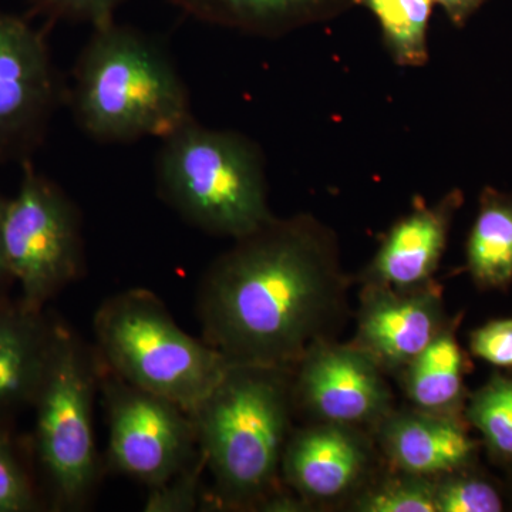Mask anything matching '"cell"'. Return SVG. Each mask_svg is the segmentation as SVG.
<instances>
[{"label": "cell", "mask_w": 512, "mask_h": 512, "mask_svg": "<svg viewBox=\"0 0 512 512\" xmlns=\"http://www.w3.org/2000/svg\"><path fill=\"white\" fill-rule=\"evenodd\" d=\"M369 284L359 318V346L380 367L407 366L443 330L433 289Z\"/></svg>", "instance_id": "11"}, {"label": "cell", "mask_w": 512, "mask_h": 512, "mask_svg": "<svg viewBox=\"0 0 512 512\" xmlns=\"http://www.w3.org/2000/svg\"><path fill=\"white\" fill-rule=\"evenodd\" d=\"M66 103L99 143L160 140L194 120L190 94L167 50L130 26L93 29L73 70Z\"/></svg>", "instance_id": "2"}, {"label": "cell", "mask_w": 512, "mask_h": 512, "mask_svg": "<svg viewBox=\"0 0 512 512\" xmlns=\"http://www.w3.org/2000/svg\"><path fill=\"white\" fill-rule=\"evenodd\" d=\"M205 461L201 453L194 461L175 474L170 480L150 487L144 511L146 512H191L198 510L204 500L201 484Z\"/></svg>", "instance_id": "23"}, {"label": "cell", "mask_w": 512, "mask_h": 512, "mask_svg": "<svg viewBox=\"0 0 512 512\" xmlns=\"http://www.w3.org/2000/svg\"><path fill=\"white\" fill-rule=\"evenodd\" d=\"M6 198L0 195V298L9 295L10 286L13 285L8 262L5 254V238H3V218H5Z\"/></svg>", "instance_id": "28"}, {"label": "cell", "mask_w": 512, "mask_h": 512, "mask_svg": "<svg viewBox=\"0 0 512 512\" xmlns=\"http://www.w3.org/2000/svg\"><path fill=\"white\" fill-rule=\"evenodd\" d=\"M474 355L497 366H512V319L494 320L471 336Z\"/></svg>", "instance_id": "26"}, {"label": "cell", "mask_w": 512, "mask_h": 512, "mask_svg": "<svg viewBox=\"0 0 512 512\" xmlns=\"http://www.w3.org/2000/svg\"><path fill=\"white\" fill-rule=\"evenodd\" d=\"M357 507L365 512H437L436 484L427 477L407 474L370 491Z\"/></svg>", "instance_id": "22"}, {"label": "cell", "mask_w": 512, "mask_h": 512, "mask_svg": "<svg viewBox=\"0 0 512 512\" xmlns=\"http://www.w3.org/2000/svg\"><path fill=\"white\" fill-rule=\"evenodd\" d=\"M467 264L478 285L503 288L512 281V191L485 187L467 241Z\"/></svg>", "instance_id": "17"}, {"label": "cell", "mask_w": 512, "mask_h": 512, "mask_svg": "<svg viewBox=\"0 0 512 512\" xmlns=\"http://www.w3.org/2000/svg\"><path fill=\"white\" fill-rule=\"evenodd\" d=\"M161 141L158 195L192 227L238 239L275 217L264 153L251 138L194 119Z\"/></svg>", "instance_id": "4"}, {"label": "cell", "mask_w": 512, "mask_h": 512, "mask_svg": "<svg viewBox=\"0 0 512 512\" xmlns=\"http://www.w3.org/2000/svg\"><path fill=\"white\" fill-rule=\"evenodd\" d=\"M59 325L46 309L32 311L18 298H0V429L12 431L35 404Z\"/></svg>", "instance_id": "12"}, {"label": "cell", "mask_w": 512, "mask_h": 512, "mask_svg": "<svg viewBox=\"0 0 512 512\" xmlns=\"http://www.w3.org/2000/svg\"><path fill=\"white\" fill-rule=\"evenodd\" d=\"M463 192L454 188L436 205L421 204L390 228L367 268L369 284L419 288L429 281L447 245Z\"/></svg>", "instance_id": "13"}, {"label": "cell", "mask_w": 512, "mask_h": 512, "mask_svg": "<svg viewBox=\"0 0 512 512\" xmlns=\"http://www.w3.org/2000/svg\"><path fill=\"white\" fill-rule=\"evenodd\" d=\"M93 329L97 353L110 372L180 404L188 413L229 367L218 350L181 329L148 289H127L101 302Z\"/></svg>", "instance_id": "5"}, {"label": "cell", "mask_w": 512, "mask_h": 512, "mask_svg": "<svg viewBox=\"0 0 512 512\" xmlns=\"http://www.w3.org/2000/svg\"><path fill=\"white\" fill-rule=\"evenodd\" d=\"M100 392L109 421L111 470L150 488L170 480L200 454L194 421L180 404L127 383L104 365Z\"/></svg>", "instance_id": "8"}, {"label": "cell", "mask_w": 512, "mask_h": 512, "mask_svg": "<svg viewBox=\"0 0 512 512\" xmlns=\"http://www.w3.org/2000/svg\"><path fill=\"white\" fill-rule=\"evenodd\" d=\"M191 18L251 36L276 39L329 22L355 0H171Z\"/></svg>", "instance_id": "15"}, {"label": "cell", "mask_w": 512, "mask_h": 512, "mask_svg": "<svg viewBox=\"0 0 512 512\" xmlns=\"http://www.w3.org/2000/svg\"><path fill=\"white\" fill-rule=\"evenodd\" d=\"M293 394L325 423H370L384 416L389 389L380 365L360 348L312 346L302 357Z\"/></svg>", "instance_id": "10"}, {"label": "cell", "mask_w": 512, "mask_h": 512, "mask_svg": "<svg viewBox=\"0 0 512 512\" xmlns=\"http://www.w3.org/2000/svg\"><path fill=\"white\" fill-rule=\"evenodd\" d=\"M485 2L487 0H433L434 6H439L456 28H464Z\"/></svg>", "instance_id": "27"}, {"label": "cell", "mask_w": 512, "mask_h": 512, "mask_svg": "<svg viewBox=\"0 0 512 512\" xmlns=\"http://www.w3.org/2000/svg\"><path fill=\"white\" fill-rule=\"evenodd\" d=\"M286 367L229 365L191 417L198 450L225 504L261 503L274 487L293 390Z\"/></svg>", "instance_id": "3"}, {"label": "cell", "mask_w": 512, "mask_h": 512, "mask_svg": "<svg viewBox=\"0 0 512 512\" xmlns=\"http://www.w3.org/2000/svg\"><path fill=\"white\" fill-rule=\"evenodd\" d=\"M437 512H498L503 510L500 495L476 478H448L436 484Z\"/></svg>", "instance_id": "24"}, {"label": "cell", "mask_w": 512, "mask_h": 512, "mask_svg": "<svg viewBox=\"0 0 512 512\" xmlns=\"http://www.w3.org/2000/svg\"><path fill=\"white\" fill-rule=\"evenodd\" d=\"M375 16L384 47L402 67H423L429 62V26L433 0H355Z\"/></svg>", "instance_id": "19"}, {"label": "cell", "mask_w": 512, "mask_h": 512, "mask_svg": "<svg viewBox=\"0 0 512 512\" xmlns=\"http://www.w3.org/2000/svg\"><path fill=\"white\" fill-rule=\"evenodd\" d=\"M45 507L12 431L0 429V512H35Z\"/></svg>", "instance_id": "21"}, {"label": "cell", "mask_w": 512, "mask_h": 512, "mask_svg": "<svg viewBox=\"0 0 512 512\" xmlns=\"http://www.w3.org/2000/svg\"><path fill=\"white\" fill-rule=\"evenodd\" d=\"M384 450L406 474L451 473L470 460L473 441L454 421L433 414H397L382 430Z\"/></svg>", "instance_id": "16"}, {"label": "cell", "mask_w": 512, "mask_h": 512, "mask_svg": "<svg viewBox=\"0 0 512 512\" xmlns=\"http://www.w3.org/2000/svg\"><path fill=\"white\" fill-rule=\"evenodd\" d=\"M366 461L365 444L349 426L326 423L299 431L288 440L281 466L303 497L330 500L355 485Z\"/></svg>", "instance_id": "14"}, {"label": "cell", "mask_w": 512, "mask_h": 512, "mask_svg": "<svg viewBox=\"0 0 512 512\" xmlns=\"http://www.w3.org/2000/svg\"><path fill=\"white\" fill-rule=\"evenodd\" d=\"M124 0H28L30 13L49 22L72 20L94 28L113 22L114 13Z\"/></svg>", "instance_id": "25"}, {"label": "cell", "mask_w": 512, "mask_h": 512, "mask_svg": "<svg viewBox=\"0 0 512 512\" xmlns=\"http://www.w3.org/2000/svg\"><path fill=\"white\" fill-rule=\"evenodd\" d=\"M103 362L66 323L33 404L32 453L55 510H79L99 480L93 409Z\"/></svg>", "instance_id": "6"}, {"label": "cell", "mask_w": 512, "mask_h": 512, "mask_svg": "<svg viewBox=\"0 0 512 512\" xmlns=\"http://www.w3.org/2000/svg\"><path fill=\"white\" fill-rule=\"evenodd\" d=\"M66 93L45 32L0 10V165L32 161Z\"/></svg>", "instance_id": "9"}, {"label": "cell", "mask_w": 512, "mask_h": 512, "mask_svg": "<svg viewBox=\"0 0 512 512\" xmlns=\"http://www.w3.org/2000/svg\"><path fill=\"white\" fill-rule=\"evenodd\" d=\"M202 276L205 342L229 365L288 367L318 342L342 295L335 235L311 215L271 218Z\"/></svg>", "instance_id": "1"}, {"label": "cell", "mask_w": 512, "mask_h": 512, "mask_svg": "<svg viewBox=\"0 0 512 512\" xmlns=\"http://www.w3.org/2000/svg\"><path fill=\"white\" fill-rule=\"evenodd\" d=\"M3 238L10 276L25 308L45 311L47 303L82 274L79 210L32 161L22 164L19 190L6 198Z\"/></svg>", "instance_id": "7"}, {"label": "cell", "mask_w": 512, "mask_h": 512, "mask_svg": "<svg viewBox=\"0 0 512 512\" xmlns=\"http://www.w3.org/2000/svg\"><path fill=\"white\" fill-rule=\"evenodd\" d=\"M468 417L483 433L491 448L512 457V382L491 380L471 402Z\"/></svg>", "instance_id": "20"}, {"label": "cell", "mask_w": 512, "mask_h": 512, "mask_svg": "<svg viewBox=\"0 0 512 512\" xmlns=\"http://www.w3.org/2000/svg\"><path fill=\"white\" fill-rule=\"evenodd\" d=\"M461 372L463 357L457 340L443 329L407 365V393L420 409L440 412L460 396Z\"/></svg>", "instance_id": "18"}]
</instances>
